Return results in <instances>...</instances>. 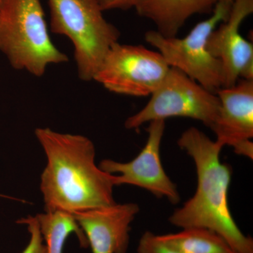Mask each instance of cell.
<instances>
[{
	"label": "cell",
	"mask_w": 253,
	"mask_h": 253,
	"mask_svg": "<svg viewBox=\"0 0 253 253\" xmlns=\"http://www.w3.org/2000/svg\"><path fill=\"white\" fill-rule=\"evenodd\" d=\"M103 11L113 9L128 10L134 8L138 0H96Z\"/></svg>",
	"instance_id": "cell-17"
},
{
	"label": "cell",
	"mask_w": 253,
	"mask_h": 253,
	"mask_svg": "<svg viewBox=\"0 0 253 253\" xmlns=\"http://www.w3.org/2000/svg\"><path fill=\"white\" fill-rule=\"evenodd\" d=\"M36 217L44 241L45 253H63L66 240L72 234H76L82 247L89 246L84 232L71 213L45 211Z\"/></svg>",
	"instance_id": "cell-13"
},
{
	"label": "cell",
	"mask_w": 253,
	"mask_h": 253,
	"mask_svg": "<svg viewBox=\"0 0 253 253\" xmlns=\"http://www.w3.org/2000/svg\"><path fill=\"white\" fill-rule=\"evenodd\" d=\"M35 133L46 157L41 181L45 211L74 214L116 204V176L96 166L89 138L49 128H37Z\"/></svg>",
	"instance_id": "cell-1"
},
{
	"label": "cell",
	"mask_w": 253,
	"mask_h": 253,
	"mask_svg": "<svg viewBox=\"0 0 253 253\" xmlns=\"http://www.w3.org/2000/svg\"><path fill=\"white\" fill-rule=\"evenodd\" d=\"M223 1H230V2H234L235 0H223Z\"/></svg>",
	"instance_id": "cell-19"
},
{
	"label": "cell",
	"mask_w": 253,
	"mask_h": 253,
	"mask_svg": "<svg viewBox=\"0 0 253 253\" xmlns=\"http://www.w3.org/2000/svg\"><path fill=\"white\" fill-rule=\"evenodd\" d=\"M253 13V0H235L229 17L208 39V49L222 65V87L235 85L240 79L253 81V43L240 33L241 24Z\"/></svg>",
	"instance_id": "cell-9"
},
{
	"label": "cell",
	"mask_w": 253,
	"mask_h": 253,
	"mask_svg": "<svg viewBox=\"0 0 253 253\" xmlns=\"http://www.w3.org/2000/svg\"><path fill=\"white\" fill-rule=\"evenodd\" d=\"M218 0H138L134 9L141 17L150 20L156 31L174 38L186 21L195 14H211Z\"/></svg>",
	"instance_id": "cell-12"
},
{
	"label": "cell",
	"mask_w": 253,
	"mask_h": 253,
	"mask_svg": "<svg viewBox=\"0 0 253 253\" xmlns=\"http://www.w3.org/2000/svg\"><path fill=\"white\" fill-rule=\"evenodd\" d=\"M220 109L217 95L207 90L175 68L170 67L151 99L139 112L125 123L127 129H136L143 124L169 118H191L212 129Z\"/></svg>",
	"instance_id": "cell-6"
},
{
	"label": "cell",
	"mask_w": 253,
	"mask_h": 253,
	"mask_svg": "<svg viewBox=\"0 0 253 253\" xmlns=\"http://www.w3.org/2000/svg\"><path fill=\"white\" fill-rule=\"evenodd\" d=\"M166 129V121L149 122L146 128L147 141L139 154L130 162L119 163L104 159L100 169L116 175V186H136L147 190L159 199L166 198L172 204L180 201L176 184L165 172L161 158V142Z\"/></svg>",
	"instance_id": "cell-8"
},
{
	"label": "cell",
	"mask_w": 253,
	"mask_h": 253,
	"mask_svg": "<svg viewBox=\"0 0 253 253\" xmlns=\"http://www.w3.org/2000/svg\"><path fill=\"white\" fill-rule=\"evenodd\" d=\"M232 3L218 0L211 16L197 23L184 38H166L149 31L145 41L158 50L169 67L179 70L216 94L223 86L224 72L220 61L208 49V41L213 31L229 17Z\"/></svg>",
	"instance_id": "cell-5"
},
{
	"label": "cell",
	"mask_w": 253,
	"mask_h": 253,
	"mask_svg": "<svg viewBox=\"0 0 253 253\" xmlns=\"http://www.w3.org/2000/svg\"><path fill=\"white\" fill-rule=\"evenodd\" d=\"M48 4L51 31L72 42L80 79L94 81L121 33L104 18L96 0H48Z\"/></svg>",
	"instance_id": "cell-4"
},
{
	"label": "cell",
	"mask_w": 253,
	"mask_h": 253,
	"mask_svg": "<svg viewBox=\"0 0 253 253\" xmlns=\"http://www.w3.org/2000/svg\"><path fill=\"white\" fill-rule=\"evenodd\" d=\"M216 94L220 102L219 116L211 130L221 146H231L240 156L253 159V81L240 79L235 85L222 87Z\"/></svg>",
	"instance_id": "cell-10"
},
{
	"label": "cell",
	"mask_w": 253,
	"mask_h": 253,
	"mask_svg": "<svg viewBox=\"0 0 253 253\" xmlns=\"http://www.w3.org/2000/svg\"><path fill=\"white\" fill-rule=\"evenodd\" d=\"M0 51L16 70L41 77L68 57L51 41L41 0H4L0 8Z\"/></svg>",
	"instance_id": "cell-3"
},
{
	"label": "cell",
	"mask_w": 253,
	"mask_h": 253,
	"mask_svg": "<svg viewBox=\"0 0 253 253\" xmlns=\"http://www.w3.org/2000/svg\"><path fill=\"white\" fill-rule=\"evenodd\" d=\"M18 223L26 224L30 234L28 244L21 253H45L44 241L36 217L28 216V217L19 219Z\"/></svg>",
	"instance_id": "cell-15"
},
{
	"label": "cell",
	"mask_w": 253,
	"mask_h": 253,
	"mask_svg": "<svg viewBox=\"0 0 253 253\" xmlns=\"http://www.w3.org/2000/svg\"><path fill=\"white\" fill-rule=\"evenodd\" d=\"M139 212L134 203H116L73 214L92 253H126L130 224Z\"/></svg>",
	"instance_id": "cell-11"
},
{
	"label": "cell",
	"mask_w": 253,
	"mask_h": 253,
	"mask_svg": "<svg viewBox=\"0 0 253 253\" xmlns=\"http://www.w3.org/2000/svg\"><path fill=\"white\" fill-rule=\"evenodd\" d=\"M177 144L194 160L198 185L194 196L173 212L169 222L182 229H209L225 240L236 253H253L252 238L241 231L229 209L232 172L219 158L224 146L194 126L182 133Z\"/></svg>",
	"instance_id": "cell-2"
},
{
	"label": "cell",
	"mask_w": 253,
	"mask_h": 253,
	"mask_svg": "<svg viewBox=\"0 0 253 253\" xmlns=\"http://www.w3.org/2000/svg\"><path fill=\"white\" fill-rule=\"evenodd\" d=\"M138 253H180L168 247L150 231H146L141 236L137 247Z\"/></svg>",
	"instance_id": "cell-16"
},
{
	"label": "cell",
	"mask_w": 253,
	"mask_h": 253,
	"mask_svg": "<svg viewBox=\"0 0 253 253\" xmlns=\"http://www.w3.org/2000/svg\"><path fill=\"white\" fill-rule=\"evenodd\" d=\"M158 237L180 253H236L222 237L204 228H186L180 232Z\"/></svg>",
	"instance_id": "cell-14"
},
{
	"label": "cell",
	"mask_w": 253,
	"mask_h": 253,
	"mask_svg": "<svg viewBox=\"0 0 253 253\" xmlns=\"http://www.w3.org/2000/svg\"><path fill=\"white\" fill-rule=\"evenodd\" d=\"M169 68L158 51L118 42L105 56L94 81L116 94L148 96L161 84Z\"/></svg>",
	"instance_id": "cell-7"
},
{
	"label": "cell",
	"mask_w": 253,
	"mask_h": 253,
	"mask_svg": "<svg viewBox=\"0 0 253 253\" xmlns=\"http://www.w3.org/2000/svg\"><path fill=\"white\" fill-rule=\"evenodd\" d=\"M3 1H4V0H0V8H1V5L3 4Z\"/></svg>",
	"instance_id": "cell-18"
}]
</instances>
